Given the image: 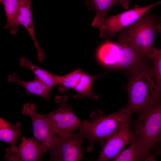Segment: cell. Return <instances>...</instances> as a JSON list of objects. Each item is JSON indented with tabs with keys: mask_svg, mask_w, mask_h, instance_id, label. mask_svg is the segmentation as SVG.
I'll use <instances>...</instances> for the list:
<instances>
[{
	"mask_svg": "<svg viewBox=\"0 0 161 161\" xmlns=\"http://www.w3.org/2000/svg\"><path fill=\"white\" fill-rule=\"evenodd\" d=\"M21 0H2V3L6 14L7 23L3 28L8 29L10 33L16 35L19 25L18 18Z\"/></svg>",
	"mask_w": 161,
	"mask_h": 161,
	"instance_id": "cell-16",
	"label": "cell"
},
{
	"mask_svg": "<svg viewBox=\"0 0 161 161\" xmlns=\"http://www.w3.org/2000/svg\"><path fill=\"white\" fill-rule=\"evenodd\" d=\"M117 34V43L120 47L119 55L116 61L107 71L95 76L96 80L101 76L112 71L124 69L129 70L149 61L131 45L128 41L123 30Z\"/></svg>",
	"mask_w": 161,
	"mask_h": 161,
	"instance_id": "cell-9",
	"label": "cell"
},
{
	"mask_svg": "<svg viewBox=\"0 0 161 161\" xmlns=\"http://www.w3.org/2000/svg\"><path fill=\"white\" fill-rule=\"evenodd\" d=\"M155 152L154 154L156 156L157 155L161 156V146L159 145L158 147L155 149Z\"/></svg>",
	"mask_w": 161,
	"mask_h": 161,
	"instance_id": "cell-23",
	"label": "cell"
},
{
	"mask_svg": "<svg viewBox=\"0 0 161 161\" xmlns=\"http://www.w3.org/2000/svg\"><path fill=\"white\" fill-rule=\"evenodd\" d=\"M2 0H0V1H1Z\"/></svg>",
	"mask_w": 161,
	"mask_h": 161,
	"instance_id": "cell-26",
	"label": "cell"
},
{
	"mask_svg": "<svg viewBox=\"0 0 161 161\" xmlns=\"http://www.w3.org/2000/svg\"><path fill=\"white\" fill-rule=\"evenodd\" d=\"M158 32L159 33L161 41V24L159 23ZM152 67L154 77L158 86L161 90V44L160 49L154 48L151 55Z\"/></svg>",
	"mask_w": 161,
	"mask_h": 161,
	"instance_id": "cell-22",
	"label": "cell"
},
{
	"mask_svg": "<svg viewBox=\"0 0 161 161\" xmlns=\"http://www.w3.org/2000/svg\"><path fill=\"white\" fill-rule=\"evenodd\" d=\"M21 123L17 122L15 125L10 123L4 119L0 117V140L10 145L13 149L18 147L17 142L21 136Z\"/></svg>",
	"mask_w": 161,
	"mask_h": 161,
	"instance_id": "cell-17",
	"label": "cell"
},
{
	"mask_svg": "<svg viewBox=\"0 0 161 161\" xmlns=\"http://www.w3.org/2000/svg\"><path fill=\"white\" fill-rule=\"evenodd\" d=\"M157 143L159 144V145L161 146V131L158 137Z\"/></svg>",
	"mask_w": 161,
	"mask_h": 161,
	"instance_id": "cell-24",
	"label": "cell"
},
{
	"mask_svg": "<svg viewBox=\"0 0 161 161\" xmlns=\"http://www.w3.org/2000/svg\"><path fill=\"white\" fill-rule=\"evenodd\" d=\"M32 0H21L18 18V23L27 30L33 41L37 51L38 61L41 62L45 58V53L40 47L35 35L32 13Z\"/></svg>",
	"mask_w": 161,
	"mask_h": 161,
	"instance_id": "cell-12",
	"label": "cell"
},
{
	"mask_svg": "<svg viewBox=\"0 0 161 161\" xmlns=\"http://www.w3.org/2000/svg\"><path fill=\"white\" fill-rule=\"evenodd\" d=\"M84 138L82 132L72 133L64 136L56 134L55 147L50 152L49 161H79L83 157L82 144Z\"/></svg>",
	"mask_w": 161,
	"mask_h": 161,
	"instance_id": "cell-6",
	"label": "cell"
},
{
	"mask_svg": "<svg viewBox=\"0 0 161 161\" xmlns=\"http://www.w3.org/2000/svg\"><path fill=\"white\" fill-rule=\"evenodd\" d=\"M139 112L134 132L143 151L149 154L156 148L161 131V100Z\"/></svg>",
	"mask_w": 161,
	"mask_h": 161,
	"instance_id": "cell-4",
	"label": "cell"
},
{
	"mask_svg": "<svg viewBox=\"0 0 161 161\" xmlns=\"http://www.w3.org/2000/svg\"><path fill=\"white\" fill-rule=\"evenodd\" d=\"M48 150L33 136L21 138L19 147L14 149L10 146L6 149V161H40Z\"/></svg>",
	"mask_w": 161,
	"mask_h": 161,
	"instance_id": "cell-11",
	"label": "cell"
},
{
	"mask_svg": "<svg viewBox=\"0 0 161 161\" xmlns=\"http://www.w3.org/2000/svg\"><path fill=\"white\" fill-rule=\"evenodd\" d=\"M160 4L161 1L141 7L136 5L132 9L118 14L106 17L104 21L105 29L101 38L114 37L119 32L131 25L153 8Z\"/></svg>",
	"mask_w": 161,
	"mask_h": 161,
	"instance_id": "cell-7",
	"label": "cell"
},
{
	"mask_svg": "<svg viewBox=\"0 0 161 161\" xmlns=\"http://www.w3.org/2000/svg\"><path fill=\"white\" fill-rule=\"evenodd\" d=\"M119 50V46L117 42L107 41L101 46L98 54L105 63L112 64L113 65L118 59Z\"/></svg>",
	"mask_w": 161,
	"mask_h": 161,
	"instance_id": "cell-20",
	"label": "cell"
},
{
	"mask_svg": "<svg viewBox=\"0 0 161 161\" xmlns=\"http://www.w3.org/2000/svg\"><path fill=\"white\" fill-rule=\"evenodd\" d=\"M20 62V67L30 69L34 75L35 77L48 86L52 88L58 85V75L52 74L48 71L37 66L26 57L21 58Z\"/></svg>",
	"mask_w": 161,
	"mask_h": 161,
	"instance_id": "cell-18",
	"label": "cell"
},
{
	"mask_svg": "<svg viewBox=\"0 0 161 161\" xmlns=\"http://www.w3.org/2000/svg\"><path fill=\"white\" fill-rule=\"evenodd\" d=\"M7 80L10 83H15L25 88L28 95H36L46 100L50 98L52 88L35 77L33 80L24 81L21 80L16 73H12L8 76Z\"/></svg>",
	"mask_w": 161,
	"mask_h": 161,
	"instance_id": "cell-14",
	"label": "cell"
},
{
	"mask_svg": "<svg viewBox=\"0 0 161 161\" xmlns=\"http://www.w3.org/2000/svg\"><path fill=\"white\" fill-rule=\"evenodd\" d=\"M161 16L146 13L138 20L123 29L131 45L139 53L151 61V55Z\"/></svg>",
	"mask_w": 161,
	"mask_h": 161,
	"instance_id": "cell-3",
	"label": "cell"
},
{
	"mask_svg": "<svg viewBox=\"0 0 161 161\" xmlns=\"http://www.w3.org/2000/svg\"><path fill=\"white\" fill-rule=\"evenodd\" d=\"M83 72L78 68L63 76H58L59 91L60 93L66 92L69 89H73L79 82Z\"/></svg>",
	"mask_w": 161,
	"mask_h": 161,
	"instance_id": "cell-21",
	"label": "cell"
},
{
	"mask_svg": "<svg viewBox=\"0 0 161 161\" xmlns=\"http://www.w3.org/2000/svg\"><path fill=\"white\" fill-rule=\"evenodd\" d=\"M132 113L126 106L112 114L104 115L102 111L97 109L90 115V120L83 121V125L79 130L88 144L86 148L88 152L93 150L95 143L114 133L129 123H131Z\"/></svg>",
	"mask_w": 161,
	"mask_h": 161,
	"instance_id": "cell-2",
	"label": "cell"
},
{
	"mask_svg": "<svg viewBox=\"0 0 161 161\" xmlns=\"http://www.w3.org/2000/svg\"><path fill=\"white\" fill-rule=\"evenodd\" d=\"M129 123L107 137L100 140L101 150L97 161H112L127 145L134 139V132Z\"/></svg>",
	"mask_w": 161,
	"mask_h": 161,
	"instance_id": "cell-10",
	"label": "cell"
},
{
	"mask_svg": "<svg viewBox=\"0 0 161 161\" xmlns=\"http://www.w3.org/2000/svg\"><path fill=\"white\" fill-rule=\"evenodd\" d=\"M159 23L161 24V18L160 19Z\"/></svg>",
	"mask_w": 161,
	"mask_h": 161,
	"instance_id": "cell-25",
	"label": "cell"
},
{
	"mask_svg": "<svg viewBox=\"0 0 161 161\" xmlns=\"http://www.w3.org/2000/svg\"><path fill=\"white\" fill-rule=\"evenodd\" d=\"M148 63L127 71L128 101L132 113L140 112L161 100V90L156 81L152 67Z\"/></svg>",
	"mask_w": 161,
	"mask_h": 161,
	"instance_id": "cell-1",
	"label": "cell"
},
{
	"mask_svg": "<svg viewBox=\"0 0 161 161\" xmlns=\"http://www.w3.org/2000/svg\"><path fill=\"white\" fill-rule=\"evenodd\" d=\"M95 9L96 15L91 25L97 28L101 37L105 30L104 20L109 10L114 5L119 4L123 8L127 9L131 0H90Z\"/></svg>",
	"mask_w": 161,
	"mask_h": 161,
	"instance_id": "cell-13",
	"label": "cell"
},
{
	"mask_svg": "<svg viewBox=\"0 0 161 161\" xmlns=\"http://www.w3.org/2000/svg\"><path fill=\"white\" fill-rule=\"evenodd\" d=\"M126 148L123 150L112 161H156L153 154H147L143 151L135 138Z\"/></svg>",
	"mask_w": 161,
	"mask_h": 161,
	"instance_id": "cell-15",
	"label": "cell"
},
{
	"mask_svg": "<svg viewBox=\"0 0 161 161\" xmlns=\"http://www.w3.org/2000/svg\"><path fill=\"white\" fill-rule=\"evenodd\" d=\"M36 105L27 103L23 106L22 113L29 116L32 124L34 137L52 152L55 147V138L56 135L52 129L46 114L36 112Z\"/></svg>",
	"mask_w": 161,
	"mask_h": 161,
	"instance_id": "cell-8",
	"label": "cell"
},
{
	"mask_svg": "<svg viewBox=\"0 0 161 161\" xmlns=\"http://www.w3.org/2000/svg\"><path fill=\"white\" fill-rule=\"evenodd\" d=\"M94 76L83 72L80 80L74 89L76 92L74 98H92L97 100L99 96L92 91V86L95 80Z\"/></svg>",
	"mask_w": 161,
	"mask_h": 161,
	"instance_id": "cell-19",
	"label": "cell"
},
{
	"mask_svg": "<svg viewBox=\"0 0 161 161\" xmlns=\"http://www.w3.org/2000/svg\"><path fill=\"white\" fill-rule=\"evenodd\" d=\"M68 98L66 95H56L55 100L59 107L46 114L55 133L61 136H66L75 130H79L83 125V121L72 111L73 106L67 103Z\"/></svg>",
	"mask_w": 161,
	"mask_h": 161,
	"instance_id": "cell-5",
	"label": "cell"
}]
</instances>
